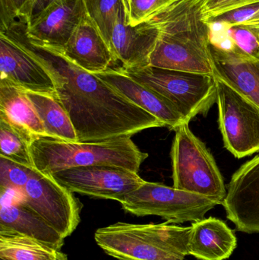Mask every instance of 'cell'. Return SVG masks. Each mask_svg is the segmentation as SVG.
Returning a JSON list of instances; mask_svg holds the SVG:
<instances>
[{
    "mask_svg": "<svg viewBox=\"0 0 259 260\" xmlns=\"http://www.w3.org/2000/svg\"><path fill=\"white\" fill-rule=\"evenodd\" d=\"M0 33L38 60L50 73L56 87L55 99L69 116L79 142H98L131 136L162 122L97 77L76 65L62 50L32 44L25 23L16 20Z\"/></svg>",
    "mask_w": 259,
    "mask_h": 260,
    "instance_id": "cell-1",
    "label": "cell"
},
{
    "mask_svg": "<svg viewBox=\"0 0 259 260\" xmlns=\"http://www.w3.org/2000/svg\"><path fill=\"white\" fill-rule=\"evenodd\" d=\"M138 27L155 38L151 67L214 76L209 26L189 0H179Z\"/></svg>",
    "mask_w": 259,
    "mask_h": 260,
    "instance_id": "cell-2",
    "label": "cell"
},
{
    "mask_svg": "<svg viewBox=\"0 0 259 260\" xmlns=\"http://www.w3.org/2000/svg\"><path fill=\"white\" fill-rule=\"evenodd\" d=\"M30 153L35 169L50 175L68 168L93 165H113L138 173L149 157L131 136L98 142H67L41 136L32 140Z\"/></svg>",
    "mask_w": 259,
    "mask_h": 260,
    "instance_id": "cell-3",
    "label": "cell"
},
{
    "mask_svg": "<svg viewBox=\"0 0 259 260\" xmlns=\"http://www.w3.org/2000/svg\"><path fill=\"white\" fill-rule=\"evenodd\" d=\"M190 229L168 221L117 222L97 229L94 239L106 254L118 260H185Z\"/></svg>",
    "mask_w": 259,
    "mask_h": 260,
    "instance_id": "cell-4",
    "label": "cell"
},
{
    "mask_svg": "<svg viewBox=\"0 0 259 260\" xmlns=\"http://www.w3.org/2000/svg\"><path fill=\"white\" fill-rule=\"evenodd\" d=\"M174 131L170 152L173 187L204 196L221 205L227 189L214 156L189 123Z\"/></svg>",
    "mask_w": 259,
    "mask_h": 260,
    "instance_id": "cell-5",
    "label": "cell"
},
{
    "mask_svg": "<svg viewBox=\"0 0 259 260\" xmlns=\"http://www.w3.org/2000/svg\"><path fill=\"white\" fill-rule=\"evenodd\" d=\"M119 68L137 82L168 99L188 123L197 115H206L217 102V85L214 76L151 66Z\"/></svg>",
    "mask_w": 259,
    "mask_h": 260,
    "instance_id": "cell-6",
    "label": "cell"
},
{
    "mask_svg": "<svg viewBox=\"0 0 259 260\" xmlns=\"http://www.w3.org/2000/svg\"><path fill=\"white\" fill-rule=\"evenodd\" d=\"M119 203L127 213L140 217L155 215L173 224L200 221L220 205L204 196L147 181Z\"/></svg>",
    "mask_w": 259,
    "mask_h": 260,
    "instance_id": "cell-7",
    "label": "cell"
},
{
    "mask_svg": "<svg viewBox=\"0 0 259 260\" xmlns=\"http://www.w3.org/2000/svg\"><path fill=\"white\" fill-rule=\"evenodd\" d=\"M53 176L33 169L18 200L44 218L64 238L69 237L81 222L82 204L79 199Z\"/></svg>",
    "mask_w": 259,
    "mask_h": 260,
    "instance_id": "cell-8",
    "label": "cell"
},
{
    "mask_svg": "<svg viewBox=\"0 0 259 260\" xmlns=\"http://www.w3.org/2000/svg\"><path fill=\"white\" fill-rule=\"evenodd\" d=\"M216 85L225 148L239 159L259 152V108L222 81L216 79Z\"/></svg>",
    "mask_w": 259,
    "mask_h": 260,
    "instance_id": "cell-9",
    "label": "cell"
},
{
    "mask_svg": "<svg viewBox=\"0 0 259 260\" xmlns=\"http://www.w3.org/2000/svg\"><path fill=\"white\" fill-rule=\"evenodd\" d=\"M52 176L71 192L118 202L145 182L138 173L113 165L76 167Z\"/></svg>",
    "mask_w": 259,
    "mask_h": 260,
    "instance_id": "cell-10",
    "label": "cell"
},
{
    "mask_svg": "<svg viewBox=\"0 0 259 260\" xmlns=\"http://www.w3.org/2000/svg\"><path fill=\"white\" fill-rule=\"evenodd\" d=\"M221 205L236 230L259 234V154L233 174Z\"/></svg>",
    "mask_w": 259,
    "mask_h": 260,
    "instance_id": "cell-11",
    "label": "cell"
},
{
    "mask_svg": "<svg viewBox=\"0 0 259 260\" xmlns=\"http://www.w3.org/2000/svg\"><path fill=\"white\" fill-rule=\"evenodd\" d=\"M85 13L83 0H55L25 24L26 36L32 44L62 50Z\"/></svg>",
    "mask_w": 259,
    "mask_h": 260,
    "instance_id": "cell-12",
    "label": "cell"
},
{
    "mask_svg": "<svg viewBox=\"0 0 259 260\" xmlns=\"http://www.w3.org/2000/svg\"><path fill=\"white\" fill-rule=\"evenodd\" d=\"M0 80L24 91L56 97V87L50 73L3 33H0Z\"/></svg>",
    "mask_w": 259,
    "mask_h": 260,
    "instance_id": "cell-13",
    "label": "cell"
},
{
    "mask_svg": "<svg viewBox=\"0 0 259 260\" xmlns=\"http://www.w3.org/2000/svg\"><path fill=\"white\" fill-rule=\"evenodd\" d=\"M95 75L132 103L156 117L169 129L174 130L181 125L190 123L168 99L137 82L120 68H109Z\"/></svg>",
    "mask_w": 259,
    "mask_h": 260,
    "instance_id": "cell-14",
    "label": "cell"
},
{
    "mask_svg": "<svg viewBox=\"0 0 259 260\" xmlns=\"http://www.w3.org/2000/svg\"><path fill=\"white\" fill-rule=\"evenodd\" d=\"M214 76L259 108V59L238 48L226 50L211 44Z\"/></svg>",
    "mask_w": 259,
    "mask_h": 260,
    "instance_id": "cell-15",
    "label": "cell"
},
{
    "mask_svg": "<svg viewBox=\"0 0 259 260\" xmlns=\"http://www.w3.org/2000/svg\"><path fill=\"white\" fill-rule=\"evenodd\" d=\"M61 50L82 70L93 74L106 71L117 62L101 34L86 13Z\"/></svg>",
    "mask_w": 259,
    "mask_h": 260,
    "instance_id": "cell-16",
    "label": "cell"
},
{
    "mask_svg": "<svg viewBox=\"0 0 259 260\" xmlns=\"http://www.w3.org/2000/svg\"><path fill=\"white\" fill-rule=\"evenodd\" d=\"M1 190L0 231H12L38 240L58 251L64 245L65 238L44 218L26 207L18 195Z\"/></svg>",
    "mask_w": 259,
    "mask_h": 260,
    "instance_id": "cell-17",
    "label": "cell"
},
{
    "mask_svg": "<svg viewBox=\"0 0 259 260\" xmlns=\"http://www.w3.org/2000/svg\"><path fill=\"white\" fill-rule=\"evenodd\" d=\"M234 231L219 218L209 217L193 222L188 241V254L199 260H225L237 248Z\"/></svg>",
    "mask_w": 259,
    "mask_h": 260,
    "instance_id": "cell-18",
    "label": "cell"
},
{
    "mask_svg": "<svg viewBox=\"0 0 259 260\" xmlns=\"http://www.w3.org/2000/svg\"><path fill=\"white\" fill-rule=\"evenodd\" d=\"M109 47L117 61L125 69L140 68L149 66L152 46L149 40L131 27L126 19L123 4L119 8L113 25Z\"/></svg>",
    "mask_w": 259,
    "mask_h": 260,
    "instance_id": "cell-19",
    "label": "cell"
},
{
    "mask_svg": "<svg viewBox=\"0 0 259 260\" xmlns=\"http://www.w3.org/2000/svg\"><path fill=\"white\" fill-rule=\"evenodd\" d=\"M0 113L33 137L47 136L42 122L26 91L0 80Z\"/></svg>",
    "mask_w": 259,
    "mask_h": 260,
    "instance_id": "cell-20",
    "label": "cell"
},
{
    "mask_svg": "<svg viewBox=\"0 0 259 260\" xmlns=\"http://www.w3.org/2000/svg\"><path fill=\"white\" fill-rule=\"evenodd\" d=\"M26 93L44 125L47 137L78 142L77 134L69 116L55 97L30 91Z\"/></svg>",
    "mask_w": 259,
    "mask_h": 260,
    "instance_id": "cell-21",
    "label": "cell"
},
{
    "mask_svg": "<svg viewBox=\"0 0 259 260\" xmlns=\"http://www.w3.org/2000/svg\"><path fill=\"white\" fill-rule=\"evenodd\" d=\"M58 252L26 235L0 231V257L11 260H56Z\"/></svg>",
    "mask_w": 259,
    "mask_h": 260,
    "instance_id": "cell-22",
    "label": "cell"
},
{
    "mask_svg": "<svg viewBox=\"0 0 259 260\" xmlns=\"http://www.w3.org/2000/svg\"><path fill=\"white\" fill-rule=\"evenodd\" d=\"M34 137L11 122L0 113V156L34 168L30 143Z\"/></svg>",
    "mask_w": 259,
    "mask_h": 260,
    "instance_id": "cell-23",
    "label": "cell"
},
{
    "mask_svg": "<svg viewBox=\"0 0 259 260\" xmlns=\"http://www.w3.org/2000/svg\"><path fill=\"white\" fill-rule=\"evenodd\" d=\"M85 12L109 46L113 25L121 0H83Z\"/></svg>",
    "mask_w": 259,
    "mask_h": 260,
    "instance_id": "cell-24",
    "label": "cell"
},
{
    "mask_svg": "<svg viewBox=\"0 0 259 260\" xmlns=\"http://www.w3.org/2000/svg\"><path fill=\"white\" fill-rule=\"evenodd\" d=\"M126 19L137 27L164 12L179 0H121Z\"/></svg>",
    "mask_w": 259,
    "mask_h": 260,
    "instance_id": "cell-25",
    "label": "cell"
},
{
    "mask_svg": "<svg viewBox=\"0 0 259 260\" xmlns=\"http://www.w3.org/2000/svg\"><path fill=\"white\" fill-rule=\"evenodd\" d=\"M35 168L25 166L0 156V189L19 195Z\"/></svg>",
    "mask_w": 259,
    "mask_h": 260,
    "instance_id": "cell-26",
    "label": "cell"
},
{
    "mask_svg": "<svg viewBox=\"0 0 259 260\" xmlns=\"http://www.w3.org/2000/svg\"><path fill=\"white\" fill-rule=\"evenodd\" d=\"M189 1L197 9L201 19L206 24L236 9L259 3V0H189Z\"/></svg>",
    "mask_w": 259,
    "mask_h": 260,
    "instance_id": "cell-27",
    "label": "cell"
},
{
    "mask_svg": "<svg viewBox=\"0 0 259 260\" xmlns=\"http://www.w3.org/2000/svg\"><path fill=\"white\" fill-rule=\"evenodd\" d=\"M227 34L240 51L259 59V29L248 26H233L228 28Z\"/></svg>",
    "mask_w": 259,
    "mask_h": 260,
    "instance_id": "cell-28",
    "label": "cell"
},
{
    "mask_svg": "<svg viewBox=\"0 0 259 260\" xmlns=\"http://www.w3.org/2000/svg\"><path fill=\"white\" fill-rule=\"evenodd\" d=\"M30 0H0V31L9 28L18 20L22 9Z\"/></svg>",
    "mask_w": 259,
    "mask_h": 260,
    "instance_id": "cell-29",
    "label": "cell"
},
{
    "mask_svg": "<svg viewBox=\"0 0 259 260\" xmlns=\"http://www.w3.org/2000/svg\"><path fill=\"white\" fill-rule=\"evenodd\" d=\"M54 1L55 0H30V3L21 11L18 19L27 24Z\"/></svg>",
    "mask_w": 259,
    "mask_h": 260,
    "instance_id": "cell-30",
    "label": "cell"
},
{
    "mask_svg": "<svg viewBox=\"0 0 259 260\" xmlns=\"http://www.w3.org/2000/svg\"><path fill=\"white\" fill-rule=\"evenodd\" d=\"M56 260H68V256L65 253H62V251H59L58 252Z\"/></svg>",
    "mask_w": 259,
    "mask_h": 260,
    "instance_id": "cell-31",
    "label": "cell"
},
{
    "mask_svg": "<svg viewBox=\"0 0 259 260\" xmlns=\"http://www.w3.org/2000/svg\"><path fill=\"white\" fill-rule=\"evenodd\" d=\"M0 260H11V259H5V258L0 257Z\"/></svg>",
    "mask_w": 259,
    "mask_h": 260,
    "instance_id": "cell-32",
    "label": "cell"
},
{
    "mask_svg": "<svg viewBox=\"0 0 259 260\" xmlns=\"http://www.w3.org/2000/svg\"><path fill=\"white\" fill-rule=\"evenodd\" d=\"M258 29H259V28H258Z\"/></svg>",
    "mask_w": 259,
    "mask_h": 260,
    "instance_id": "cell-33",
    "label": "cell"
}]
</instances>
